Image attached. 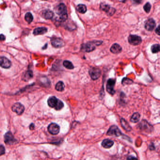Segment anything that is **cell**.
Listing matches in <instances>:
<instances>
[{
  "label": "cell",
  "instance_id": "1",
  "mask_svg": "<svg viewBox=\"0 0 160 160\" xmlns=\"http://www.w3.org/2000/svg\"><path fill=\"white\" fill-rule=\"evenodd\" d=\"M56 13L59 16V21L64 22L68 19L67 8L64 3H60L57 6Z\"/></svg>",
  "mask_w": 160,
  "mask_h": 160
},
{
  "label": "cell",
  "instance_id": "2",
  "mask_svg": "<svg viewBox=\"0 0 160 160\" xmlns=\"http://www.w3.org/2000/svg\"><path fill=\"white\" fill-rule=\"evenodd\" d=\"M102 43V41H92L87 42L86 43L83 44L81 45V49L82 50L86 52H90L95 50L96 47L101 45Z\"/></svg>",
  "mask_w": 160,
  "mask_h": 160
},
{
  "label": "cell",
  "instance_id": "3",
  "mask_svg": "<svg viewBox=\"0 0 160 160\" xmlns=\"http://www.w3.org/2000/svg\"><path fill=\"white\" fill-rule=\"evenodd\" d=\"M100 9L101 10H103L104 12H106L107 15L109 16H112L116 12V9L114 8L111 7L110 5L105 3H101L100 6Z\"/></svg>",
  "mask_w": 160,
  "mask_h": 160
},
{
  "label": "cell",
  "instance_id": "4",
  "mask_svg": "<svg viewBox=\"0 0 160 160\" xmlns=\"http://www.w3.org/2000/svg\"><path fill=\"white\" fill-rule=\"evenodd\" d=\"M89 74L92 79L97 80L101 76V70L98 68L92 67L89 70Z\"/></svg>",
  "mask_w": 160,
  "mask_h": 160
},
{
  "label": "cell",
  "instance_id": "5",
  "mask_svg": "<svg viewBox=\"0 0 160 160\" xmlns=\"http://www.w3.org/2000/svg\"><path fill=\"white\" fill-rule=\"evenodd\" d=\"M116 84V79L113 78H110L108 80L106 85L107 91L110 95H114L115 93V90L114 89V86Z\"/></svg>",
  "mask_w": 160,
  "mask_h": 160
},
{
  "label": "cell",
  "instance_id": "6",
  "mask_svg": "<svg viewBox=\"0 0 160 160\" xmlns=\"http://www.w3.org/2000/svg\"><path fill=\"white\" fill-rule=\"evenodd\" d=\"M128 42L130 44L133 46H137L140 44L142 42L141 38L137 35H130L128 37Z\"/></svg>",
  "mask_w": 160,
  "mask_h": 160
},
{
  "label": "cell",
  "instance_id": "7",
  "mask_svg": "<svg viewBox=\"0 0 160 160\" xmlns=\"http://www.w3.org/2000/svg\"><path fill=\"white\" fill-rule=\"evenodd\" d=\"M107 134L109 136L119 137L122 135L121 130L116 126L113 125L111 126L107 131Z\"/></svg>",
  "mask_w": 160,
  "mask_h": 160
},
{
  "label": "cell",
  "instance_id": "8",
  "mask_svg": "<svg viewBox=\"0 0 160 160\" xmlns=\"http://www.w3.org/2000/svg\"><path fill=\"white\" fill-rule=\"evenodd\" d=\"M51 43L54 47L56 48H62L65 45L63 40L60 38H53L51 40Z\"/></svg>",
  "mask_w": 160,
  "mask_h": 160
},
{
  "label": "cell",
  "instance_id": "9",
  "mask_svg": "<svg viewBox=\"0 0 160 160\" xmlns=\"http://www.w3.org/2000/svg\"><path fill=\"white\" fill-rule=\"evenodd\" d=\"M11 110L12 111L16 113L18 115H20L24 112V107L20 103H16L12 106Z\"/></svg>",
  "mask_w": 160,
  "mask_h": 160
},
{
  "label": "cell",
  "instance_id": "10",
  "mask_svg": "<svg viewBox=\"0 0 160 160\" xmlns=\"http://www.w3.org/2000/svg\"><path fill=\"white\" fill-rule=\"evenodd\" d=\"M155 26V21L153 18H149L145 23V28L148 31H152Z\"/></svg>",
  "mask_w": 160,
  "mask_h": 160
},
{
  "label": "cell",
  "instance_id": "11",
  "mask_svg": "<svg viewBox=\"0 0 160 160\" xmlns=\"http://www.w3.org/2000/svg\"><path fill=\"white\" fill-rule=\"evenodd\" d=\"M48 131L52 135H56L59 132L60 127L55 123H52L48 125Z\"/></svg>",
  "mask_w": 160,
  "mask_h": 160
},
{
  "label": "cell",
  "instance_id": "12",
  "mask_svg": "<svg viewBox=\"0 0 160 160\" xmlns=\"http://www.w3.org/2000/svg\"><path fill=\"white\" fill-rule=\"evenodd\" d=\"M4 142L7 144L9 145H11L16 142V139L11 132L9 131L5 134Z\"/></svg>",
  "mask_w": 160,
  "mask_h": 160
},
{
  "label": "cell",
  "instance_id": "13",
  "mask_svg": "<svg viewBox=\"0 0 160 160\" xmlns=\"http://www.w3.org/2000/svg\"><path fill=\"white\" fill-rule=\"evenodd\" d=\"M11 65V62L5 57H0V66L4 69L9 68Z\"/></svg>",
  "mask_w": 160,
  "mask_h": 160
},
{
  "label": "cell",
  "instance_id": "14",
  "mask_svg": "<svg viewBox=\"0 0 160 160\" xmlns=\"http://www.w3.org/2000/svg\"><path fill=\"white\" fill-rule=\"evenodd\" d=\"M59 100L57 99L55 96H52L48 99V105L51 108H54L55 109L57 105Z\"/></svg>",
  "mask_w": 160,
  "mask_h": 160
},
{
  "label": "cell",
  "instance_id": "15",
  "mask_svg": "<svg viewBox=\"0 0 160 160\" xmlns=\"http://www.w3.org/2000/svg\"><path fill=\"white\" fill-rule=\"evenodd\" d=\"M110 50L112 53L117 54L120 53L122 51V48L117 43H115V44H114L111 46Z\"/></svg>",
  "mask_w": 160,
  "mask_h": 160
},
{
  "label": "cell",
  "instance_id": "16",
  "mask_svg": "<svg viewBox=\"0 0 160 160\" xmlns=\"http://www.w3.org/2000/svg\"><path fill=\"white\" fill-rule=\"evenodd\" d=\"M47 29L46 27H38L35 29L33 33L34 35H43L47 32Z\"/></svg>",
  "mask_w": 160,
  "mask_h": 160
},
{
  "label": "cell",
  "instance_id": "17",
  "mask_svg": "<svg viewBox=\"0 0 160 160\" xmlns=\"http://www.w3.org/2000/svg\"><path fill=\"white\" fill-rule=\"evenodd\" d=\"M114 141L110 139H106L103 140L101 145L105 148H110L114 145Z\"/></svg>",
  "mask_w": 160,
  "mask_h": 160
},
{
  "label": "cell",
  "instance_id": "18",
  "mask_svg": "<svg viewBox=\"0 0 160 160\" xmlns=\"http://www.w3.org/2000/svg\"><path fill=\"white\" fill-rule=\"evenodd\" d=\"M54 13L50 10H46L43 11L42 16L46 19H51L54 16Z\"/></svg>",
  "mask_w": 160,
  "mask_h": 160
},
{
  "label": "cell",
  "instance_id": "19",
  "mask_svg": "<svg viewBox=\"0 0 160 160\" xmlns=\"http://www.w3.org/2000/svg\"><path fill=\"white\" fill-rule=\"evenodd\" d=\"M76 9L78 12L81 14H85L87 11L86 6L85 5L82 4H78L77 6Z\"/></svg>",
  "mask_w": 160,
  "mask_h": 160
},
{
  "label": "cell",
  "instance_id": "20",
  "mask_svg": "<svg viewBox=\"0 0 160 160\" xmlns=\"http://www.w3.org/2000/svg\"><path fill=\"white\" fill-rule=\"evenodd\" d=\"M121 124L122 127L125 130H127L128 131H129L131 130V127L130 125H129L127 122L124 119L122 118L121 119Z\"/></svg>",
  "mask_w": 160,
  "mask_h": 160
},
{
  "label": "cell",
  "instance_id": "21",
  "mask_svg": "<svg viewBox=\"0 0 160 160\" xmlns=\"http://www.w3.org/2000/svg\"><path fill=\"white\" fill-rule=\"evenodd\" d=\"M65 88L64 84L62 81H59L56 83V85L55 86V88L57 91L62 92Z\"/></svg>",
  "mask_w": 160,
  "mask_h": 160
},
{
  "label": "cell",
  "instance_id": "22",
  "mask_svg": "<svg viewBox=\"0 0 160 160\" xmlns=\"http://www.w3.org/2000/svg\"><path fill=\"white\" fill-rule=\"evenodd\" d=\"M63 66L69 70H72L74 68V65H73L72 63L67 60H65L63 62Z\"/></svg>",
  "mask_w": 160,
  "mask_h": 160
},
{
  "label": "cell",
  "instance_id": "23",
  "mask_svg": "<svg viewBox=\"0 0 160 160\" xmlns=\"http://www.w3.org/2000/svg\"><path fill=\"white\" fill-rule=\"evenodd\" d=\"M140 117V115L139 113H135L133 114V115L131 116L130 119V121L132 123H137L139 121Z\"/></svg>",
  "mask_w": 160,
  "mask_h": 160
},
{
  "label": "cell",
  "instance_id": "24",
  "mask_svg": "<svg viewBox=\"0 0 160 160\" xmlns=\"http://www.w3.org/2000/svg\"><path fill=\"white\" fill-rule=\"evenodd\" d=\"M33 77V72L31 71H26L25 74L24 75L23 80L24 81H28L32 78Z\"/></svg>",
  "mask_w": 160,
  "mask_h": 160
},
{
  "label": "cell",
  "instance_id": "25",
  "mask_svg": "<svg viewBox=\"0 0 160 160\" xmlns=\"http://www.w3.org/2000/svg\"><path fill=\"white\" fill-rule=\"evenodd\" d=\"M24 18H25V21H26L29 24H30L31 23H32V22L33 21V15L30 12L27 13L25 15Z\"/></svg>",
  "mask_w": 160,
  "mask_h": 160
},
{
  "label": "cell",
  "instance_id": "26",
  "mask_svg": "<svg viewBox=\"0 0 160 160\" xmlns=\"http://www.w3.org/2000/svg\"><path fill=\"white\" fill-rule=\"evenodd\" d=\"M151 50L153 53H157L160 51V45L159 44H154L152 46Z\"/></svg>",
  "mask_w": 160,
  "mask_h": 160
},
{
  "label": "cell",
  "instance_id": "27",
  "mask_svg": "<svg viewBox=\"0 0 160 160\" xmlns=\"http://www.w3.org/2000/svg\"><path fill=\"white\" fill-rule=\"evenodd\" d=\"M143 9L146 13H148L149 12H150L151 9V4L149 3H147L144 5V6L143 7Z\"/></svg>",
  "mask_w": 160,
  "mask_h": 160
},
{
  "label": "cell",
  "instance_id": "28",
  "mask_svg": "<svg viewBox=\"0 0 160 160\" xmlns=\"http://www.w3.org/2000/svg\"><path fill=\"white\" fill-rule=\"evenodd\" d=\"M133 82V81L131 80H130L129 78H125L123 79V80H122V84L123 85H127V84H130Z\"/></svg>",
  "mask_w": 160,
  "mask_h": 160
},
{
  "label": "cell",
  "instance_id": "29",
  "mask_svg": "<svg viewBox=\"0 0 160 160\" xmlns=\"http://www.w3.org/2000/svg\"><path fill=\"white\" fill-rule=\"evenodd\" d=\"M5 153V148L3 145H0V156L4 154Z\"/></svg>",
  "mask_w": 160,
  "mask_h": 160
},
{
  "label": "cell",
  "instance_id": "30",
  "mask_svg": "<svg viewBox=\"0 0 160 160\" xmlns=\"http://www.w3.org/2000/svg\"><path fill=\"white\" fill-rule=\"evenodd\" d=\"M127 160H138L136 157H134L133 156H129L127 158Z\"/></svg>",
  "mask_w": 160,
  "mask_h": 160
},
{
  "label": "cell",
  "instance_id": "31",
  "mask_svg": "<svg viewBox=\"0 0 160 160\" xmlns=\"http://www.w3.org/2000/svg\"><path fill=\"white\" fill-rule=\"evenodd\" d=\"M5 39V37L3 34H0V41H4Z\"/></svg>",
  "mask_w": 160,
  "mask_h": 160
},
{
  "label": "cell",
  "instance_id": "32",
  "mask_svg": "<svg viewBox=\"0 0 160 160\" xmlns=\"http://www.w3.org/2000/svg\"><path fill=\"white\" fill-rule=\"evenodd\" d=\"M155 33H156L158 35H160V25H158V26L157 27L155 30Z\"/></svg>",
  "mask_w": 160,
  "mask_h": 160
},
{
  "label": "cell",
  "instance_id": "33",
  "mask_svg": "<svg viewBox=\"0 0 160 160\" xmlns=\"http://www.w3.org/2000/svg\"><path fill=\"white\" fill-rule=\"evenodd\" d=\"M34 125H33V124H32L30 125V129L31 130H33L34 129Z\"/></svg>",
  "mask_w": 160,
  "mask_h": 160
}]
</instances>
